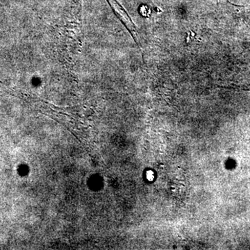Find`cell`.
<instances>
[{
    "label": "cell",
    "instance_id": "1",
    "mask_svg": "<svg viewBox=\"0 0 250 250\" xmlns=\"http://www.w3.org/2000/svg\"><path fill=\"white\" fill-rule=\"evenodd\" d=\"M107 1L109 2V4L111 5L112 8L114 10L115 12H117L116 13L117 16L121 20L122 22H123V24H124L125 27L127 28L126 22H127L128 20L130 21H131V20L130 19L126 11L122 7L121 5L118 4V1H116V0H107Z\"/></svg>",
    "mask_w": 250,
    "mask_h": 250
}]
</instances>
